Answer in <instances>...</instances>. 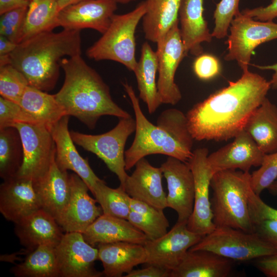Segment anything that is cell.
<instances>
[{
    "label": "cell",
    "instance_id": "4",
    "mask_svg": "<svg viewBox=\"0 0 277 277\" xmlns=\"http://www.w3.org/2000/svg\"><path fill=\"white\" fill-rule=\"evenodd\" d=\"M80 31L64 29L35 35L17 44L9 54L11 64L25 76L29 86L50 91L57 81L64 57L81 55Z\"/></svg>",
    "mask_w": 277,
    "mask_h": 277
},
{
    "label": "cell",
    "instance_id": "42",
    "mask_svg": "<svg viewBox=\"0 0 277 277\" xmlns=\"http://www.w3.org/2000/svg\"><path fill=\"white\" fill-rule=\"evenodd\" d=\"M248 202L252 224L264 220L277 221V209L266 204L259 195L254 192L251 187L248 193Z\"/></svg>",
    "mask_w": 277,
    "mask_h": 277
},
{
    "label": "cell",
    "instance_id": "43",
    "mask_svg": "<svg viewBox=\"0 0 277 277\" xmlns=\"http://www.w3.org/2000/svg\"><path fill=\"white\" fill-rule=\"evenodd\" d=\"M193 70L198 78L207 81L217 76L220 72L219 60L210 54H201L194 62Z\"/></svg>",
    "mask_w": 277,
    "mask_h": 277
},
{
    "label": "cell",
    "instance_id": "41",
    "mask_svg": "<svg viewBox=\"0 0 277 277\" xmlns=\"http://www.w3.org/2000/svg\"><path fill=\"white\" fill-rule=\"evenodd\" d=\"M17 123L39 124L16 103L0 97V129Z\"/></svg>",
    "mask_w": 277,
    "mask_h": 277
},
{
    "label": "cell",
    "instance_id": "50",
    "mask_svg": "<svg viewBox=\"0 0 277 277\" xmlns=\"http://www.w3.org/2000/svg\"><path fill=\"white\" fill-rule=\"evenodd\" d=\"M261 70H271L274 71L272 78L269 81L271 88L274 90L277 89V63L266 66L253 65Z\"/></svg>",
    "mask_w": 277,
    "mask_h": 277
},
{
    "label": "cell",
    "instance_id": "53",
    "mask_svg": "<svg viewBox=\"0 0 277 277\" xmlns=\"http://www.w3.org/2000/svg\"><path fill=\"white\" fill-rule=\"evenodd\" d=\"M269 193L273 195H277V179L275 180L267 188Z\"/></svg>",
    "mask_w": 277,
    "mask_h": 277
},
{
    "label": "cell",
    "instance_id": "44",
    "mask_svg": "<svg viewBox=\"0 0 277 277\" xmlns=\"http://www.w3.org/2000/svg\"><path fill=\"white\" fill-rule=\"evenodd\" d=\"M253 232L277 250V221L264 220L253 223Z\"/></svg>",
    "mask_w": 277,
    "mask_h": 277
},
{
    "label": "cell",
    "instance_id": "38",
    "mask_svg": "<svg viewBox=\"0 0 277 277\" xmlns=\"http://www.w3.org/2000/svg\"><path fill=\"white\" fill-rule=\"evenodd\" d=\"M28 6H19L1 15L0 35L16 44L21 43Z\"/></svg>",
    "mask_w": 277,
    "mask_h": 277
},
{
    "label": "cell",
    "instance_id": "27",
    "mask_svg": "<svg viewBox=\"0 0 277 277\" xmlns=\"http://www.w3.org/2000/svg\"><path fill=\"white\" fill-rule=\"evenodd\" d=\"M233 260L206 250H189L171 277H228Z\"/></svg>",
    "mask_w": 277,
    "mask_h": 277
},
{
    "label": "cell",
    "instance_id": "47",
    "mask_svg": "<svg viewBox=\"0 0 277 277\" xmlns=\"http://www.w3.org/2000/svg\"><path fill=\"white\" fill-rule=\"evenodd\" d=\"M147 267L133 269L125 277H171V271L155 265H148Z\"/></svg>",
    "mask_w": 277,
    "mask_h": 277
},
{
    "label": "cell",
    "instance_id": "51",
    "mask_svg": "<svg viewBox=\"0 0 277 277\" xmlns=\"http://www.w3.org/2000/svg\"><path fill=\"white\" fill-rule=\"evenodd\" d=\"M84 0H57V8L60 12L63 9Z\"/></svg>",
    "mask_w": 277,
    "mask_h": 277
},
{
    "label": "cell",
    "instance_id": "9",
    "mask_svg": "<svg viewBox=\"0 0 277 277\" xmlns=\"http://www.w3.org/2000/svg\"><path fill=\"white\" fill-rule=\"evenodd\" d=\"M23 148V162L16 176L33 182L49 170L55 157V144L49 128L42 124L17 123Z\"/></svg>",
    "mask_w": 277,
    "mask_h": 277
},
{
    "label": "cell",
    "instance_id": "14",
    "mask_svg": "<svg viewBox=\"0 0 277 277\" xmlns=\"http://www.w3.org/2000/svg\"><path fill=\"white\" fill-rule=\"evenodd\" d=\"M179 23V22L170 30L156 51L158 56V91L162 104L172 105L177 104L182 98V94L175 83L174 77L180 63L187 55Z\"/></svg>",
    "mask_w": 277,
    "mask_h": 277
},
{
    "label": "cell",
    "instance_id": "34",
    "mask_svg": "<svg viewBox=\"0 0 277 277\" xmlns=\"http://www.w3.org/2000/svg\"><path fill=\"white\" fill-rule=\"evenodd\" d=\"M130 208L127 220L148 240L156 239L168 232L169 223L163 210L133 198H131Z\"/></svg>",
    "mask_w": 277,
    "mask_h": 277
},
{
    "label": "cell",
    "instance_id": "12",
    "mask_svg": "<svg viewBox=\"0 0 277 277\" xmlns=\"http://www.w3.org/2000/svg\"><path fill=\"white\" fill-rule=\"evenodd\" d=\"M60 277H100L94 262L98 249L89 244L81 232H65L54 248Z\"/></svg>",
    "mask_w": 277,
    "mask_h": 277
},
{
    "label": "cell",
    "instance_id": "36",
    "mask_svg": "<svg viewBox=\"0 0 277 277\" xmlns=\"http://www.w3.org/2000/svg\"><path fill=\"white\" fill-rule=\"evenodd\" d=\"M93 195L104 214L127 220L131 197L121 186L112 188L102 180L96 185Z\"/></svg>",
    "mask_w": 277,
    "mask_h": 277
},
{
    "label": "cell",
    "instance_id": "55",
    "mask_svg": "<svg viewBox=\"0 0 277 277\" xmlns=\"http://www.w3.org/2000/svg\"><path fill=\"white\" fill-rule=\"evenodd\" d=\"M29 2H30L31 0H28Z\"/></svg>",
    "mask_w": 277,
    "mask_h": 277
},
{
    "label": "cell",
    "instance_id": "6",
    "mask_svg": "<svg viewBox=\"0 0 277 277\" xmlns=\"http://www.w3.org/2000/svg\"><path fill=\"white\" fill-rule=\"evenodd\" d=\"M146 11L145 1L128 13L114 14L106 31L87 50V56L97 61H115L133 72L137 64L135 32Z\"/></svg>",
    "mask_w": 277,
    "mask_h": 277
},
{
    "label": "cell",
    "instance_id": "39",
    "mask_svg": "<svg viewBox=\"0 0 277 277\" xmlns=\"http://www.w3.org/2000/svg\"><path fill=\"white\" fill-rule=\"evenodd\" d=\"M277 179V151L265 154L261 165L250 174V184L254 192L259 195Z\"/></svg>",
    "mask_w": 277,
    "mask_h": 277
},
{
    "label": "cell",
    "instance_id": "11",
    "mask_svg": "<svg viewBox=\"0 0 277 277\" xmlns=\"http://www.w3.org/2000/svg\"><path fill=\"white\" fill-rule=\"evenodd\" d=\"M208 150L199 148L193 151L188 162L194 182V201L192 213L187 226L191 231L204 236L215 229L213 222L209 188L213 173L207 163Z\"/></svg>",
    "mask_w": 277,
    "mask_h": 277
},
{
    "label": "cell",
    "instance_id": "15",
    "mask_svg": "<svg viewBox=\"0 0 277 277\" xmlns=\"http://www.w3.org/2000/svg\"><path fill=\"white\" fill-rule=\"evenodd\" d=\"M168 188L167 206L177 214V222L187 223L194 206V182L188 163L168 156L161 166Z\"/></svg>",
    "mask_w": 277,
    "mask_h": 277
},
{
    "label": "cell",
    "instance_id": "10",
    "mask_svg": "<svg viewBox=\"0 0 277 277\" xmlns=\"http://www.w3.org/2000/svg\"><path fill=\"white\" fill-rule=\"evenodd\" d=\"M230 34L226 42L227 61H236L241 69H248L253 50L264 43L277 38V23L254 20L240 11L229 27Z\"/></svg>",
    "mask_w": 277,
    "mask_h": 277
},
{
    "label": "cell",
    "instance_id": "2",
    "mask_svg": "<svg viewBox=\"0 0 277 277\" xmlns=\"http://www.w3.org/2000/svg\"><path fill=\"white\" fill-rule=\"evenodd\" d=\"M123 85L131 102L136 123L133 141L125 152L126 170L152 154L167 155L188 163L192 155L194 139L186 115L175 108L167 109L160 114L154 125L144 114L132 87L127 83Z\"/></svg>",
    "mask_w": 277,
    "mask_h": 277
},
{
    "label": "cell",
    "instance_id": "3",
    "mask_svg": "<svg viewBox=\"0 0 277 277\" xmlns=\"http://www.w3.org/2000/svg\"><path fill=\"white\" fill-rule=\"evenodd\" d=\"M61 66L65 80L54 95L66 115L75 117L91 129L104 115L131 116L114 102L109 86L81 55L63 58Z\"/></svg>",
    "mask_w": 277,
    "mask_h": 277
},
{
    "label": "cell",
    "instance_id": "48",
    "mask_svg": "<svg viewBox=\"0 0 277 277\" xmlns=\"http://www.w3.org/2000/svg\"><path fill=\"white\" fill-rule=\"evenodd\" d=\"M29 3L28 0H0V14Z\"/></svg>",
    "mask_w": 277,
    "mask_h": 277
},
{
    "label": "cell",
    "instance_id": "22",
    "mask_svg": "<svg viewBox=\"0 0 277 277\" xmlns=\"http://www.w3.org/2000/svg\"><path fill=\"white\" fill-rule=\"evenodd\" d=\"M14 232L21 244L30 250L42 245L55 247L64 234L55 218L42 209L15 223Z\"/></svg>",
    "mask_w": 277,
    "mask_h": 277
},
{
    "label": "cell",
    "instance_id": "49",
    "mask_svg": "<svg viewBox=\"0 0 277 277\" xmlns=\"http://www.w3.org/2000/svg\"><path fill=\"white\" fill-rule=\"evenodd\" d=\"M17 45V44L7 37L0 35V55L10 54L15 49Z\"/></svg>",
    "mask_w": 277,
    "mask_h": 277
},
{
    "label": "cell",
    "instance_id": "13",
    "mask_svg": "<svg viewBox=\"0 0 277 277\" xmlns=\"http://www.w3.org/2000/svg\"><path fill=\"white\" fill-rule=\"evenodd\" d=\"M202 238L190 230L187 223L177 222L163 236L146 242L144 246L147 255L146 264L172 271L179 265L189 249Z\"/></svg>",
    "mask_w": 277,
    "mask_h": 277
},
{
    "label": "cell",
    "instance_id": "35",
    "mask_svg": "<svg viewBox=\"0 0 277 277\" xmlns=\"http://www.w3.org/2000/svg\"><path fill=\"white\" fill-rule=\"evenodd\" d=\"M19 133L14 127L0 129V176L3 180L16 175L23 162Z\"/></svg>",
    "mask_w": 277,
    "mask_h": 277
},
{
    "label": "cell",
    "instance_id": "8",
    "mask_svg": "<svg viewBox=\"0 0 277 277\" xmlns=\"http://www.w3.org/2000/svg\"><path fill=\"white\" fill-rule=\"evenodd\" d=\"M190 250H206L239 261H248L277 252L255 232L220 227L203 236Z\"/></svg>",
    "mask_w": 277,
    "mask_h": 277
},
{
    "label": "cell",
    "instance_id": "26",
    "mask_svg": "<svg viewBox=\"0 0 277 277\" xmlns=\"http://www.w3.org/2000/svg\"><path fill=\"white\" fill-rule=\"evenodd\" d=\"M203 0H181L179 19L182 42L187 55L202 54L201 44L210 43L212 38L203 16Z\"/></svg>",
    "mask_w": 277,
    "mask_h": 277
},
{
    "label": "cell",
    "instance_id": "18",
    "mask_svg": "<svg viewBox=\"0 0 277 277\" xmlns=\"http://www.w3.org/2000/svg\"><path fill=\"white\" fill-rule=\"evenodd\" d=\"M111 0H84L70 5L58 14L59 26L65 29L90 28L103 34L117 9Z\"/></svg>",
    "mask_w": 277,
    "mask_h": 277
},
{
    "label": "cell",
    "instance_id": "30",
    "mask_svg": "<svg viewBox=\"0 0 277 277\" xmlns=\"http://www.w3.org/2000/svg\"><path fill=\"white\" fill-rule=\"evenodd\" d=\"M158 69V56L148 42L141 49L140 58L133 71L135 75L139 97L146 104L149 114H152L162 104L159 93L156 74Z\"/></svg>",
    "mask_w": 277,
    "mask_h": 277
},
{
    "label": "cell",
    "instance_id": "5",
    "mask_svg": "<svg viewBox=\"0 0 277 277\" xmlns=\"http://www.w3.org/2000/svg\"><path fill=\"white\" fill-rule=\"evenodd\" d=\"M210 187L213 222L216 228L229 227L254 232L248 207L250 173L226 170L214 173Z\"/></svg>",
    "mask_w": 277,
    "mask_h": 277
},
{
    "label": "cell",
    "instance_id": "52",
    "mask_svg": "<svg viewBox=\"0 0 277 277\" xmlns=\"http://www.w3.org/2000/svg\"><path fill=\"white\" fill-rule=\"evenodd\" d=\"M8 64H11L9 54L0 55V66H5Z\"/></svg>",
    "mask_w": 277,
    "mask_h": 277
},
{
    "label": "cell",
    "instance_id": "21",
    "mask_svg": "<svg viewBox=\"0 0 277 277\" xmlns=\"http://www.w3.org/2000/svg\"><path fill=\"white\" fill-rule=\"evenodd\" d=\"M135 169L127 177L124 189L131 197L164 210L167 207V195L162 185L161 167L150 164L145 157L138 161Z\"/></svg>",
    "mask_w": 277,
    "mask_h": 277
},
{
    "label": "cell",
    "instance_id": "45",
    "mask_svg": "<svg viewBox=\"0 0 277 277\" xmlns=\"http://www.w3.org/2000/svg\"><path fill=\"white\" fill-rule=\"evenodd\" d=\"M241 13L254 20L271 22L277 17V0H272L266 6H260L253 9H246Z\"/></svg>",
    "mask_w": 277,
    "mask_h": 277
},
{
    "label": "cell",
    "instance_id": "31",
    "mask_svg": "<svg viewBox=\"0 0 277 277\" xmlns=\"http://www.w3.org/2000/svg\"><path fill=\"white\" fill-rule=\"evenodd\" d=\"M19 105L38 123L49 128L66 115L54 94L29 85L25 89Z\"/></svg>",
    "mask_w": 277,
    "mask_h": 277
},
{
    "label": "cell",
    "instance_id": "7",
    "mask_svg": "<svg viewBox=\"0 0 277 277\" xmlns=\"http://www.w3.org/2000/svg\"><path fill=\"white\" fill-rule=\"evenodd\" d=\"M136 123L132 116L121 118L109 131L100 134H87L71 131L74 143L101 159L115 174L124 189L128 176L125 168V147L129 136L135 130Z\"/></svg>",
    "mask_w": 277,
    "mask_h": 277
},
{
    "label": "cell",
    "instance_id": "16",
    "mask_svg": "<svg viewBox=\"0 0 277 277\" xmlns=\"http://www.w3.org/2000/svg\"><path fill=\"white\" fill-rule=\"evenodd\" d=\"M233 138L230 143L208 155L207 163L213 174L238 169L249 172L252 167L261 165L265 154L244 129Z\"/></svg>",
    "mask_w": 277,
    "mask_h": 277
},
{
    "label": "cell",
    "instance_id": "46",
    "mask_svg": "<svg viewBox=\"0 0 277 277\" xmlns=\"http://www.w3.org/2000/svg\"><path fill=\"white\" fill-rule=\"evenodd\" d=\"M255 266L268 277H277V252L256 259Z\"/></svg>",
    "mask_w": 277,
    "mask_h": 277
},
{
    "label": "cell",
    "instance_id": "24",
    "mask_svg": "<svg viewBox=\"0 0 277 277\" xmlns=\"http://www.w3.org/2000/svg\"><path fill=\"white\" fill-rule=\"evenodd\" d=\"M84 240L95 247L98 244L127 242L144 245L145 234L128 220L103 213L82 233Z\"/></svg>",
    "mask_w": 277,
    "mask_h": 277
},
{
    "label": "cell",
    "instance_id": "25",
    "mask_svg": "<svg viewBox=\"0 0 277 277\" xmlns=\"http://www.w3.org/2000/svg\"><path fill=\"white\" fill-rule=\"evenodd\" d=\"M98 260L103 266L104 275L107 277H121L138 265L146 264L147 255L143 245L118 242L98 244Z\"/></svg>",
    "mask_w": 277,
    "mask_h": 277
},
{
    "label": "cell",
    "instance_id": "29",
    "mask_svg": "<svg viewBox=\"0 0 277 277\" xmlns=\"http://www.w3.org/2000/svg\"><path fill=\"white\" fill-rule=\"evenodd\" d=\"M244 129L264 154L277 151V107L266 98L251 115Z\"/></svg>",
    "mask_w": 277,
    "mask_h": 277
},
{
    "label": "cell",
    "instance_id": "23",
    "mask_svg": "<svg viewBox=\"0 0 277 277\" xmlns=\"http://www.w3.org/2000/svg\"><path fill=\"white\" fill-rule=\"evenodd\" d=\"M33 184L42 209L56 220L70 196V174L61 170L54 160L48 172Z\"/></svg>",
    "mask_w": 277,
    "mask_h": 277
},
{
    "label": "cell",
    "instance_id": "17",
    "mask_svg": "<svg viewBox=\"0 0 277 277\" xmlns=\"http://www.w3.org/2000/svg\"><path fill=\"white\" fill-rule=\"evenodd\" d=\"M71 194L69 200L56 220L65 232L83 233L103 212L96 205L95 199L88 193L86 184L76 174H70Z\"/></svg>",
    "mask_w": 277,
    "mask_h": 277
},
{
    "label": "cell",
    "instance_id": "32",
    "mask_svg": "<svg viewBox=\"0 0 277 277\" xmlns=\"http://www.w3.org/2000/svg\"><path fill=\"white\" fill-rule=\"evenodd\" d=\"M54 248L42 245L32 250L25 248V258L10 271L17 277H60Z\"/></svg>",
    "mask_w": 277,
    "mask_h": 277
},
{
    "label": "cell",
    "instance_id": "1",
    "mask_svg": "<svg viewBox=\"0 0 277 277\" xmlns=\"http://www.w3.org/2000/svg\"><path fill=\"white\" fill-rule=\"evenodd\" d=\"M269 81L262 76L243 71L241 77L210 94L187 113L189 129L195 140L227 141L244 126L267 97Z\"/></svg>",
    "mask_w": 277,
    "mask_h": 277
},
{
    "label": "cell",
    "instance_id": "37",
    "mask_svg": "<svg viewBox=\"0 0 277 277\" xmlns=\"http://www.w3.org/2000/svg\"><path fill=\"white\" fill-rule=\"evenodd\" d=\"M28 85L25 76L12 64L0 66L1 96L19 104Z\"/></svg>",
    "mask_w": 277,
    "mask_h": 277
},
{
    "label": "cell",
    "instance_id": "40",
    "mask_svg": "<svg viewBox=\"0 0 277 277\" xmlns=\"http://www.w3.org/2000/svg\"><path fill=\"white\" fill-rule=\"evenodd\" d=\"M240 0H221L216 4L214 12L215 26L212 37L222 39L227 35L230 24L235 15L239 11Z\"/></svg>",
    "mask_w": 277,
    "mask_h": 277
},
{
    "label": "cell",
    "instance_id": "20",
    "mask_svg": "<svg viewBox=\"0 0 277 277\" xmlns=\"http://www.w3.org/2000/svg\"><path fill=\"white\" fill-rule=\"evenodd\" d=\"M42 209L33 181L15 176L0 186V212L7 220L19 222Z\"/></svg>",
    "mask_w": 277,
    "mask_h": 277
},
{
    "label": "cell",
    "instance_id": "33",
    "mask_svg": "<svg viewBox=\"0 0 277 277\" xmlns=\"http://www.w3.org/2000/svg\"><path fill=\"white\" fill-rule=\"evenodd\" d=\"M57 1L29 2L21 43L39 33L52 31L59 26Z\"/></svg>",
    "mask_w": 277,
    "mask_h": 277
},
{
    "label": "cell",
    "instance_id": "54",
    "mask_svg": "<svg viewBox=\"0 0 277 277\" xmlns=\"http://www.w3.org/2000/svg\"><path fill=\"white\" fill-rule=\"evenodd\" d=\"M115 2L116 3H121V4H127L132 1L136 0H111Z\"/></svg>",
    "mask_w": 277,
    "mask_h": 277
},
{
    "label": "cell",
    "instance_id": "19",
    "mask_svg": "<svg viewBox=\"0 0 277 277\" xmlns=\"http://www.w3.org/2000/svg\"><path fill=\"white\" fill-rule=\"evenodd\" d=\"M69 115H65L49 127L55 144V161L63 171L72 170L86 184L93 194L97 182L102 180L94 172L87 159L78 153L68 129Z\"/></svg>",
    "mask_w": 277,
    "mask_h": 277
},
{
    "label": "cell",
    "instance_id": "28",
    "mask_svg": "<svg viewBox=\"0 0 277 277\" xmlns=\"http://www.w3.org/2000/svg\"><path fill=\"white\" fill-rule=\"evenodd\" d=\"M146 11L142 18V25L146 39L163 43L173 26L179 22L181 0H145Z\"/></svg>",
    "mask_w": 277,
    "mask_h": 277
}]
</instances>
